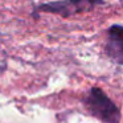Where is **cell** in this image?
<instances>
[{"instance_id":"obj_1","label":"cell","mask_w":123,"mask_h":123,"mask_svg":"<svg viewBox=\"0 0 123 123\" xmlns=\"http://www.w3.org/2000/svg\"><path fill=\"white\" fill-rule=\"evenodd\" d=\"M85 105L93 117L105 123H119L120 112L115 103L106 95L103 90L93 87L89 90L85 98Z\"/></svg>"},{"instance_id":"obj_2","label":"cell","mask_w":123,"mask_h":123,"mask_svg":"<svg viewBox=\"0 0 123 123\" xmlns=\"http://www.w3.org/2000/svg\"><path fill=\"white\" fill-rule=\"evenodd\" d=\"M105 3V0H56L49 3H41L35 8L33 15L37 12H49L60 15L62 17H69L77 13L89 12L97 6Z\"/></svg>"},{"instance_id":"obj_3","label":"cell","mask_w":123,"mask_h":123,"mask_svg":"<svg viewBox=\"0 0 123 123\" xmlns=\"http://www.w3.org/2000/svg\"><path fill=\"white\" fill-rule=\"evenodd\" d=\"M106 54L118 65H123V25L112 24L107 29Z\"/></svg>"}]
</instances>
